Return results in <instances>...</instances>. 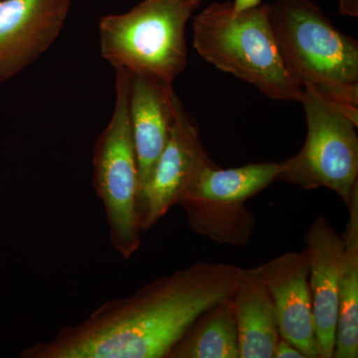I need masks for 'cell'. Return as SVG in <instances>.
Returning a JSON list of instances; mask_svg holds the SVG:
<instances>
[{
    "label": "cell",
    "mask_w": 358,
    "mask_h": 358,
    "mask_svg": "<svg viewBox=\"0 0 358 358\" xmlns=\"http://www.w3.org/2000/svg\"><path fill=\"white\" fill-rule=\"evenodd\" d=\"M166 358H240L230 300L200 315Z\"/></svg>",
    "instance_id": "15"
},
{
    "label": "cell",
    "mask_w": 358,
    "mask_h": 358,
    "mask_svg": "<svg viewBox=\"0 0 358 358\" xmlns=\"http://www.w3.org/2000/svg\"><path fill=\"white\" fill-rule=\"evenodd\" d=\"M284 169L285 162L249 164L227 169L215 164L199 174L180 201L197 199L228 206L245 205L247 200L279 180Z\"/></svg>",
    "instance_id": "13"
},
{
    "label": "cell",
    "mask_w": 358,
    "mask_h": 358,
    "mask_svg": "<svg viewBox=\"0 0 358 358\" xmlns=\"http://www.w3.org/2000/svg\"><path fill=\"white\" fill-rule=\"evenodd\" d=\"M192 18L193 47L204 60L273 100L301 102L303 89L286 69L268 3L234 13L231 2H214Z\"/></svg>",
    "instance_id": "3"
},
{
    "label": "cell",
    "mask_w": 358,
    "mask_h": 358,
    "mask_svg": "<svg viewBox=\"0 0 358 358\" xmlns=\"http://www.w3.org/2000/svg\"><path fill=\"white\" fill-rule=\"evenodd\" d=\"M270 18L289 76L358 124V43L310 0H277Z\"/></svg>",
    "instance_id": "2"
},
{
    "label": "cell",
    "mask_w": 358,
    "mask_h": 358,
    "mask_svg": "<svg viewBox=\"0 0 358 358\" xmlns=\"http://www.w3.org/2000/svg\"><path fill=\"white\" fill-rule=\"evenodd\" d=\"M261 1L262 0H234L231 4L234 13H240L260 6Z\"/></svg>",
    "instance_id": "18"
},
{
    "label": "cell",
    "mask_w": 358,
    "mask_h": 358,
    "mask_svg": "<svg viewBox=\"0 0 358 358\" xmlns=\"http://www.w3.org/2000/svg\"><path fill=\"white\" fill-rule=\"evenodd\" d=\"M178 205L195 233L218 244L244 246L255 231V218L246 206L233 208L197 199H183Z\"/></svg>",
    "instance_id": "16"
},
{
    "label": "cell",
    "mask_w": 358,
    "mask_h": 358,
    "mask_svg": "<svg viewBox=\"0 0 358 358\" xmlns=\"http://www.w3.org/2000/svg\"><path fill=\"white\" fill-rule=\"evenodd\" d=\"M313 324L320 358H334L345 242L324 216L305 235Z\"/></svg>",
    "instance_id": "10"
},
{
    "label": "cell",
    "mask_w": 358,
    "mask_h": 358,
    "mask_svg": "<svg viewBox=\"0 0 358 358\" xmlns=\"http://www.w3.org/2000/svg\"><path fill=\"white\" fill-rule=\"evenodd\" d=\"M131 73L115 70V102L108 126L93 150V185L103 202L115 251L128 259L141 246L138 218V171L129 99Z\"/></svg>",
    "instance_id": "5"
},
{
    "label": "cell",
    "mask_w": 358,
    "mask_h": 358,
    "mask_svg": "<svg viewBox=\"0 0 358 358\" xmlns=\"http://www.w3.org/2000/svg\"><path fill=\"white\" fill-rule=\"evenodd\" d=\"M200 138L196 121L188 114L176 94L169 138L148 185L138 197L141 229L150 230L178 205L199 174L213 166Z\"/></svg>",
    "instance_id": "7"
},
{
    "label": "cell",
    "mask_w": 358,
    "mask_h": 358,
    "mask_svg": "<svg viewBox=\"0 0 358 358\" xmlns=\"http://www.w3.org/2000/svg\"><path fill=\"white\" fill-rule=\"evenodd\" d=\"M301 103L307 138L300 152L285 162L279 180L305 189L326 187L348 205L358 186L357 124L310 90L303 89Z\"/></svg>",
    "instance_id": "6"
},
{
    "label": "cell",
    "mask_w": 358,
    "mask_h": 358,
    "mask_svg": "<svg viewBox=\"0 0 358 358\" xmlns=\"http://www.w3.org/2000/svg\"><path fill=\"white\" fill-rule=\"evenodd\" d=\"M274 358H306L296 346L292 345L288 341L280 338L275 346Z\"/></svg>",
    "instance_id": "17"
},
{
    "label": "cell",
    "mask_w": 358,
    "mask_h": 358,
    "mask_svg": "<svg viewBox=\"0 0 358 358\" xmlns=\"http://www.w3.org/2000/svg\"><path fill=\"white\" fill-rule=\"evenodd\" d=\"M71 0H0V83L20 74L60 36Z\"/></svg>",
    "instance_id": "8"
},
{
    "label": "cell",
    "mask_w": 358,
    "mask_h": 358,
    "mask_svg": "<svg viewBox=\"0 0 358 358\" xmlns=\"http://www.w3.org/2000/svg\"><path fill=\"white\" fill-rule=\"evenodd\" d=\"M256 268L274 301L281 338L306 358H320L305 250L287 252Z\"/></svg>",
    "instance_id": "9"
},
{
    "label": "cell",
    "mask_w": 358,
    "mask_h": 358,
    "mask_svg": "<svg viewBox=\"0 0 358 358\" xmlns=\"http://www.w3.org/2000/svg\"><path fill=\"white\" fill-rule=\"evenodd\" d=\"M174 94L173 86L131 74L129 110L138 160V197L166 147L173 120Z\"/></svg>",
    "instance_id": "11"
},
{
    "label": "cell",
    "mask_w": 358,
    "mask_h": 358,
    "mask_svg": "<svg viewBox=\"0 0 358 358\" xmlns=\"http://www.w3.org/2000/svg\"><path fill=\"white\" fill-rule=\"evenodd\" d=\"M240 358H274L279 327L274 301L255 268H240L230 299Z\"/></svg>",
    "instance_id": "12"
},
{
    "label": "cell",
    "mask_w": 358,
    "mask_h": 358,
    "mask_svg": "<svg viewBox=\"0 0 358 358\" xmlns=\"http://www.w3.org/2000/svg\"><path fill=\"white\" fill-rule=\"evenodd\" d=\"M200 0H143L99 21L101 55L115 70L173 86L188 63L186 25Z\"/></svg>",
    "instance_id": "4"
},
{
    "label": "cell",
    "mask_w": 358,
    "mask_h": 358,
    "mask_svg": "<svg viewBox=\"0 0 358 358\" xmlns=\"http://www.w3.org/2000/svg\"><path fill=\"white\" fill-rule=\"evenodd\" d=\"M345 242L338 294V320L334 357H358V186L353 190Z\"/></svg>",
    "instance_id": "14"
},
{
    "label": "cell",
    "mask_w": 358,
    "mask_h": 358,
    "mask_svg": "<svg viewBox=\"0 0 358 358\" xmlns=\"http://www.w3.org/2000/svg\"><path fill=\"white\" fill-rule=\"evenodd\" d=\"M239 267L197 262L105 301L22 358H166L200 315L229 301Z\"/></svg>",
    "instance_id": "1"
}]
</instances>
